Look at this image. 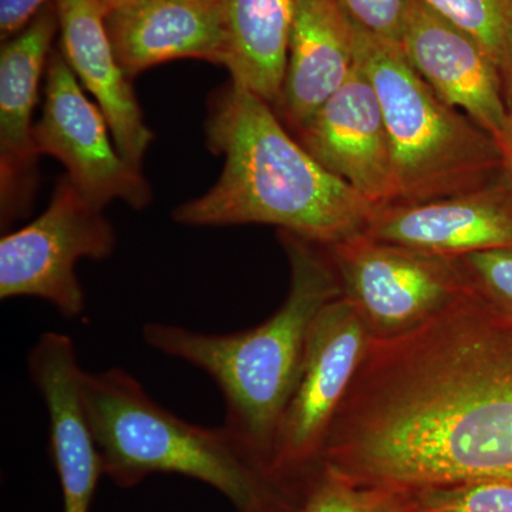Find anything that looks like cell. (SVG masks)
Instances as JSON below:
<instances>
[{
  "label": "cell",
  "mask_w": 512,
  "mask_h": 512,
  "mask_svg": "<svg viewBox=\"0 0 512 512\" xmlns=\"http://www.w3.org/2000/svg\"><path fill=\"white\" fill-rule=\"evenodd\" d=\"M295 134L325 170L370 204L382 207L397 202L392 147L382 106L357 60L348 82Z\"/></svg>",
  "instance_id": "cell-10"
},
{
  "label": "cell",
  "mask_w": 512,
  "mask_h": 512,
  "mask_svg": "<svg viewBox=\"0 0 512 512\" xmlns=\"http://www.w3.org/2000/svg\"><path fill=\"white\" fill-rule=\"evenodd\" d=\"M29 375L46 404L50 448L63 495V512H90L103 476L99 448L83 403L84 370L72 338L40 336L28 356Z\"/></svg>",
  "instance_id": "cell-14"
},
{
  "label": "cell",
  "mask_w": 512,
  "mask_h": 512,
  "mask_svg": "<svg viewBox=\"0 0 512 512\" xmlns=\"http://www.w3.org/2000/svg\"><path fill=\"white\" fill-rule=\"evenodd\" d=\"M369 339L365 323L343 296L316 316L266 466V480L275 488L291 491L320 466L333 419Z\"/></svg>",
  "instance_id": "cell-6"
},
{
  "label": "cell",
  "mask_w": 512,
  "mask_h": 512,
  "mask_svg": "<svg viewBox=\"0 0 512 512\" xmlns=\"http://www.w3.org/2000/svg\"><path fill=\"white\" fill-rule=\"evenodd\" d=\"M83 403L103 476L121 488L180 474L211 485L239 512L275 490L224 426L207 429L175 416L121 367L84 373Z\"/></svg>",
  "instance_id": "cell-4"
},
{
  "label": "cell",
  "mask_w": 512,
  "mask_h": 512,
  "mask_svg": "<svg viewBox=\"0 0 512 512\" xmlns=\"http://www.w3.org/2000/svg\"><path fill=\"white\" fill-rule=\"evenodd\" d=\"M242 512H295V503L291 494L275 488L264 500Z\"/></svg>",
  "instance_id": "cell-25"
},
{
  "label": "cell",
  "mask_w": 512,
  "mask_h": 512,
  "mask_svg": "<svg viewBox=\"0 0 512 512\" xmlns=\"http://www.w3.org/2000/svg\"><path fill=\"white\" fill-rule=\"evenodd\" d=\"M468 284L498 308L512 313V248L456 258Z\"/></svg>",
  "instance_id": "cell-22"
},
{
  "label": "cell",
  "mask_w": 512,
  "mask_h": 512,
  "mask_svg": "<svg viewBox=\"0 0 512 512\" xmlns=\"http://www.w3.org/2000/svg\"><path fill=\"white\" fill-rule=\"evenodd\" d=\"M116 234L103 208L77 190L67 175L57 181L40 217L0 241V298H39L73 320L84 312L77 279L80 259L103 261L113 254Z\"/></svg>",
  "instance_id": "cell-7"
},
{
  "label": "cell",
  "mask_w": 512,
  "mask_h": 512,
  "mask_svg": "<svg viewBox=\"0 0 512 512\" xmlns=\"http://www.w3.org/2000/svg\"><path fill=\"white\" fill-rule=\"evenodd\" d=\"M60 49L46 69L42 119L35 126L37 153L55 157L77 190L97 207L121 200L143 210L153 192L143 171L124 160L103 111L84 94Z\"/></svg>",
  "instance_id": "cell-9"
},
{
  "label": "cell",
  "mask_w": 512,
  "mask_h": 512,
  "mask_svg": "<svg viewBox=\"0 0 512 512\" xmlns=\"http://www.w3.org/2000/svg\"><path fill=\"white\" fill-rule=\"evenodd\" d=\"M342 296L370 339L409 332L471 289L456 258L424 254L365 234L332 245Z\"/></svg>",
  "instance_id": "cell-8"
},
{
  "label": "cell",
  "mask_w": 512,
  "mask_h": 512,
  "mask_svg": "<svg viewBox=\"0 0 512 512\" xmlns=\"http://www.w3.org/2000/svg\"><path fill=\"white\" fill-rule=\"evenodd\" d=\"M205 2H220V0H205Z\"/></svg>",
  "instance_id": "cell-28"
},
{
  "label": "cell",
  "mask_w": 512,
  "mask_h": 512,
  "mask_svg": "<svg viewBox=\"0 0 512 512\" xmlns=\"http://www.w3.org/2000/svg\"><path fill=\"white\" fill-rule=\"evenodd\" d=\"M353 25L369 35L402 45L407 23L419 0H335Z\"/></svg>",
  "instance_id": "cell-23"
},
{
  "label": "cell",
  "mask_w": 512,
  "mask_h": 512,
  "mask_svg": "<svg viewBox=\"0 0 512 512\" xmlns=\"http://www.w3.org/2000/svg\"><path fill=\"white\" fill-rule=\"evenodd\" d=\"M128 2V0H101L103 3V8L107 12H110L111 9L117 8V6L123 5V3Z\"/></svg>",
  "instance_id": "cell-27"
},
{
  "label": "cell",
  "mask_w": 512,
  "mask_h": 512,
  "mask_svg": "<svg viewBox=\"0 0 512 512\" xmlns=\"http://www.w3.org/2000/svg\"><path fill=\"white\" fill-rule=\"evenodd\" d=\"M106 28L121 69L131 80L171 60L197 59L222 66L220 2L128 0L106 13Z\"/></svg>",
  "instance_id": "cell-16"
},
{
  "label": "cell",
  "mask_w": 512,
  "mask_h": 512,
  "mask_svg": "<svg viewBox=\"0 0 512 512\" xmlns=\"http://www.w3.org/2000/svg\"><path fill=\"white\" fill-rule=\"evenodd\" d=\"M59 16L60 52L103 111L117 150L134 167H143L154 133L121 69L106 28L101 0H53Z\"/></svg>",
  "instance_id": "cell-15"
},
{
  "label": "cell",
  "mask_w": 512,
  "mask_h": 512,
  "mask_svg": "<svg viewBox=\"0 0 512 512\" xmlns=\"http://www.w3.org/2000/svg\"><path fill=\"white\" fill-rule=\"evenodd\" d=\"M363 234L447 258L512 248L511 181L505 175L466 194L376 207Z\"/></svg>",
  "instance_id": "cell-12"
},
{
  "label": "cell",
  "mask_w": 512,
  "mask_h": 512,
  "mask_svg": "<svg viewBox=\"0 0 512 512\" xmlns=\"http://www.w3.org/2000/svg\"><path fill=\"white\" fill-rule=\"evenodd\" d=\"M59 30L55 2H49L22 32L0 50V218L2 228L25 217L37 187L33 110L40 80Z\"/></svg>",
  "instance_id": "cell-11"
},
{
  "label": "cell",
  "mask_w": 512,
  "mask_h": 512,
  "mask_svg": "<svg viewBox=\"0 0 512 512\" xmlns=\"http://www.w3.org/2000/svg\"><path fill=\"white\" fill-rule=\"evenodd\" d=\"M320 464L409 491L512 481V313L471 288L417 328L369 339Z\"/></svg>",
  "instance_id": "cell-1"
},
{
  "label": "cell",
  "mask_w": 512,
  "mask_h": 512,
  "mask_svg": "<svg viewBox=\"0 0 512 512\" xmlns=\"http://www.w3.org/2000/svg\"><path fill=\"white\" fill-rule=\"evenodd\" d=\"M52 0H0V39L2 43L22 32Z\"/></svg>",
  "instance_id": "cell-24"
},
{
  "label": "cell",
  "mask_w": 512,
  "mask_h": 512,
  "mask_svg": "<svg viewBox=\"0 0 512 512\" xmlns=\"http://www.w3.org/2000/svg\"><path fill=\"white\" fill-rule=\"evenodd\" d=\"M400 46L413 69L444 103L463 111L500 143L508 117L503 80L473 37L419 0Z\"/></svg>",
  "instance_id": "cell-13"
},
{
  "label": "cell",
  "mask_w": 512,
  "mask_h": 512,
  "mask_svg": "<svg viewBox=\"0 0 512 512\" xmlns=\"http://www.w3.org/2000/svg\"><path fill=\"white\" fill-rule=\"evenodd\" d=\"M291 269L281 308L251 329L204 333L151 322L143 338L163 355L190 363L217 383L225 402L224 429L261 468L301 372L309 330L319 312L342 296L328 249L279 231ZM269 483V481H268Z\"/></svg>",
  "instance_id": "cell-3"
},
{
  "label": "cell",
  "mask_w": 512,
  "mask_h": 512,
  "mask_svg": "<svg viewBox=\"0 0 512 512\" xmlns=\"http://www.w3.org/2000/svg\"><path fill=\"white\" fill-rule=\"evenodd\" d=\"M205 128L224 168L211 190L175 208L178 224L274 225L325 248L365 232L375 205L325 170L261 97L229 83L212 97Z\"/></svg>",
  "instance_id": "cell-2"
},
{
  "label": "cell",
  "mask_w": 512,
  "mask_h": 512,
  "mask_svg": "<svg viewBox=\"0 0 512 512\" xmlns=\"http://www.w3.org/2000/svg\"><path fill=\"white\" fill-rule=\"evenodd\" d=\"M224 25L222 67L231 82L274 109L281 100L289 40L302 0H220Z\"/></svg>",
  "instance_id": "cell-18"
},
{
  "label": "cell",
  "mask_w": 512,
  "mask_h": 512,
  "mask_svg": "<svg viewBox=\"0 0 512 512\" xmlns=\"http://www.w3.org/2000/svg\"><path fill=\"white\" fill-rule=\"evenodd\" d=\"M501 156H503L505 174H507L508 180L512 184V101L510 107H508L507 124H505V130L503 138L500 143Z\"/></svg>",
  "instance_id": "cell-26"
},
{
  "label": "cell",
  "mask_w": 512,
  "mask_h": 512,
  "mask_svg": "<svg viewBox=\"0 0 512 512\" xmlns=\"http://www.w3.org/2000/svg\"><path fill=\"white\" fill-rule=\"evenodd\" d=\"M413 512H512V481L483 480L412 491Z\"/></svg>",
  "instance_id": "cell-21"
},
{
  "label": "cell",
  "mask_w": 512,
  "mask_h": 512,
  "mask_svg": "<svg viewBox=\"0 0 512 512\" xmlns=\"http://www.w3.org/2000/svg\"><path fill=\"white\" fill-rule=\"evenodd\" d=\"M356 67V26L335 0H302L289 40L275 111L293 131L305 126Z\"/></svg>",
  "instance_id": "cell-17"
},
{
  "label": "cell",
  "mask_w": 512,
  "mask_h": 512,
  "mask_svg": "<svg viewBox=\"0 0 512 512\" xmlns=\"http://www.w3.org/2000/svg\"><path fill=\"white\" fill-rule=\"evenodd\" d=\"M424 5L466 32L493 60L512 101V0H421Z\"/></svg>",
  "instance_id": "cell-20"
},
{
  "label": "cell",
  "mask_w": 512,
  "mask_h": 512,
  "mask_svg": "<svg viewBox=\"0 0 512 512\" xmlns=\"http://www.w3.org/2000/svg\"><path fill=\"white\" fill-rule=\"evenodd\" d=\"M356 60L382 106L397 202L466 194L507 175L494 138L444 103L413 69L402 46L356 26Z\"/></svg>",
  "instance_id": "cell-5"
},
{
  "label": "cell",
  "mask_w": 512,
  "mask_h": 512,
  "mask_svg": "<svg viewBox=\"0 0 512 512\" xmlns=\"http://www.w3.org/2000/svg\"><path fill=\"white\" fill-rule=\"evenodd\" d=\"M289 494L295 512H413L412 491L350 483L323 466Z\"/></svg>",
  "instance_id": "cell-19"
}]
</instances>
